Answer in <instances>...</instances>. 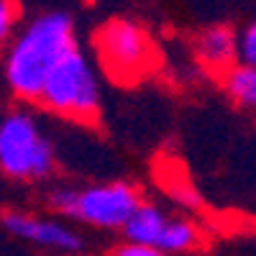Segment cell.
<instances>
[{"label": "cell", "instance_id": "cell-10", "mask_svg": "<svg viewBox=\"0 0 256 256\" xmlns=\"http://www.w3.org/2000/svg\"><path fill=\"white\" fill-rule=\"evenodd\" d=\"M18 31V3L16 0H0V54L8 49Z\"/></svg>", "mask_w": 256, "mask_h": 256}, {"label": "cell", "instance_id": "cell-13", "mask_svg": "<svg viewBox=\"0 0 256 256\" xmlns=\"http://www.w3.org/2000/svg\"><path fill=\"white\" fill-rule=\"evenodd\" d=\"M0 118H3V116H0Z\"/></svg>", "mask_w": 256, "mask_h": 256}, {"label": "cell", "instance_id": "cell-5", "mask_svg": "<svg viewBox=\"0 0 256 256\" xmlns=\"http://www.w3.org/2000/svg\"><path fill=\"white\" fill-rule=\"evenodd\" d=\"M0 172L16 182H46L56 172V148L34 113L0 118Z\"/></svg>", "mask_w": 256, "mask_h": 256}, {"label": "cell", "instance_id": "cell-1", "mask_svg": "<svg viewBox=\"0 0 256 256\" xmlns=\"http://www.w3.org/2000/svg\"><path fill=\"white\" fill-rule=\"evenodd\" d=\"M77 46L74 20L67 13L49 10L31 18L3 52V74L10 92L18 100L36 102L54 67Z\"/></svg>", "mask_w": 256, "mask_h": 256}, {"label": "cell", "instance_id": "cell-8", "mask_svg": "<svg viewBox=\"0 0 256 256\" xmlns=\"http://www.w3.org/2000/svg\"><path fill=\"white\" fill-rule=\"evenodd\" d=\"M195 56L210 74H226L238 64V31L226 24L208 26L195 36Z\"/></svg>", "mask_w": 256, "mask_h": 256}, {"label": "cell", "instance_id": "cell-4", "mask_svg": "<svg viewBox=\"0 0 256 256\" xmlns=\"http://www.w3.org/2000/svg\"><path fill=\"white\" fill-rule=\"evenodd\" d=\"M95 56L100 70L118 84H138L159 67L154 36L134 18H110L98 28Z\"/></svg>", "mask_w": 256, "mask_h": 256}, {"label": "cell", "instance_id": "cell-9", "mask_svg": "<svg viewBox=\"0 0 256 256\" xmlns=\"http://www.w3.org/2000/svg\"><path fill=\"white\" fill-rule=\"evenodd\" d=\"M226 98L241 110H256V67L251 64H233V67L218 77Z\"/></svg>", "mask_w": 256, "mask_h": 256}, {"label": "cell", "instance_id": "cell-2", "mask_svg": "<svg viewBox=\"0 0 256 256\" xmlns=\"http://www.w3.org/2000/svg\"><path fill=\"white\" fill-rule=\"evenodd\" d=\"M46 205L54 216L70 218L77 226L95 230H126L144 205V192L128 180H105L90 184H54L46 192Z\"/></svg>", "mask_w": 256, "mask_h": 256}, {"label": "cell", "instance_id": "cell-7", "mask_svg": "<svg viewBox=\"0 0 256 256\" xmlns=\"http://www.w3.org/2000/svg\"><path fill=\"white\" fill-rule=\"evenodd\" d=\"M0 223L13 238H20L41 251H52L59 256H77L84 251V236L64 218L44 216L24 208H8L0 212Z\"/></svg>", "mask_w": 256, "mask_h": 256}, {"label": "cell", "instance_id": "cell-12", "mask_svg": "<svg viewBox=\"0 0 256 256\" xmlns=\"http://www.w3.org/2000/svg\"><path fill=\"white\" fill-rule=\"evenodd\" d=\"M108 256H166V254L159 251V248H154V246H146V244H136V241L123 238V241H118L110 248Z\"/></svg>", "mask_w": 256, "mask_h": 256}, {"label": "cell", "instance_id": "cell-6", "mask_svg": "<svg viewBox=\"0 0 256 256\" xmlns=\"http://www.w3.org/2000/svg\"><path fill=\"white\" fill-rule=\"evenodd\" d=\"M123 238L154 246L166 256H182L202 248L205 230L195 218L184 216V212H174L159 202L144 200L131 223L126 226Z\"/></svg>", "mask_w": 256, "mask_h": 256}, {"label": "cell", "instance_id": "cell-3", "mask_svg": "<svg viewBox=\"0 0 256 256\" xmlns=\"http://www.w3.org/2000/svg\"><path fill=\"white\" fill-rule=\"evenodd\" d=\"M36 102L56 118L82 126L98 123L102 110V88L90 56L80 46L72 49L54 67Z\"/></svg>", "mask_w": 256, "mask_h": 256}, {"label": "cell", "instance_id": "cell-11", "mask_svg": "<svg viewBox=\"0 0 256 256\" xmlns=\"http://www.w3.org/2000/svg\"><path fill=\"white\" fill-rule=\"evenodd\" d=\"M238 62L256 67V16L238 31Z\"/></svg>", "mask_w": 256, "mask_h": 256}]
</instances>
